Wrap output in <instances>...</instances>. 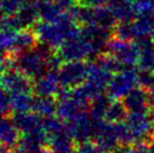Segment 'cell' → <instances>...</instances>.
Here are the masks:
<instances>
[{
	"label": "cell",
	"instance_id": "9c48e42d",
	"mask_svg": "<svg viewBox=\"0 0 154 153\" xmlns=\"http://www.w3.org/2000/svg\"><path fill=\"white\" fill-rule=\"evenodd\" d=\"M59 86L60 81L57 74L50 72L37 80L35 86V92L39 97H52V95L59 90Z\"/></svg>",
	"mask_w": 154,
	"mask_h": 153
},
{
	"label": "cell",
	"instance_id": "ffe728a7",
	"mask_svg": "<svg viewBox=\"0 0 154 153\" xmlns=\"http://www.w3.org/2000/svg\"><path fill=\"white\" fill-rule=\"evenodd\" d=\"M127 153H153V151L146 148L144 144H137L135 148L127 150Z\"/></svg>",
	"mask_w": 154,
	"mask_h": 153
},
{
	"label": "cell",
	"instance_id": "7c38bea8",
	"mask_svg": "<svg viewBox=\"0 0 154 153\" xmlns=\"http://www.w3.org/2000/svg\"><path fill=\"white\" fill-rule=\"evenodd\" d=\"M17 126L15 125L14 122H10L9 119L5 118L1 124V142L2 146L6 149L14 148L19 142V136H18Z\"/></svg>",
	"mask_w": 154,
	"mask_h": 153
},
{
	"label": "cell",
	"instance_id": "4fadbf2b",
	"mask_svg": "<svg viewBox=\"0 0 154 153\" xmlns=\"http://www.w3.org/2000/svg\"><path fill=\"white\" fill-rule=\"evenodd\" d=\"M33 109L37 115H42L45 118L52 117L56 111L55 102L52 99V97H39L38 96L36 99H34Z\"/></svg>",
	"mask_w": 154,
	"mask_h": 153
},
{
	"label": "cell",
	"instance_id": "7a4b0ae2",
	"mask_svg": "<svg viewBox=\"0 0 154 153\" xmlns=\"http://www.w3.org/2000/svg\"><path fill=\"white\" fill-rule=\"evenodd\" d=\"M48 59L45 58V54L41 51H29L22 52L16 63H17L18 71L25 76H41L45 68L47 67Z\"/></svg>",
	"mask_w": 154,
	"mask_h": 153
},
{
	"label": "cell",
	"instance_id": "30bf717a",
	"mask_svg": "<svg viewBox=\"0 0 154 153\" xmlns=\"http://www.w3.org/2000/svg\"><path fill=\"white\" fill-rule=\"evenodd\" d=\"M108 8L116 19L127 21L128 18L135 15V4L133 5L131 0H108Z\"/></svg>",
	"mask_w": 154,
	"mask_h": 153
},
{
	"label": "cell",
	"instance_id": "d4e9b609",
	"mask_svg": "<svg viewBox=\"0 0 154 153\" xmlns=\"http://www.w3.org/2000/svg\"><path fill=\"white\" fill-rule=\"evenodd\" d=\"M41 1H43V2H46V1H51V0H41Z\"/></svg>",
	"mask_w": 154,
	"mask_h": 153
},
{
	"label": "cell",
	"instance_id": "3957f363",
	"mask_svg": "<svg viewBox=\"0 0 154 153\" xmlns=\"http://www.w3.org/2000/svg\"><path fill=\"white\" fill-rule=\"evenodd\" d=\"M87 72L88 67H86L81 61H69L60 68L57 76L61 86L73 88L83 81L87 76Z\"/></svg>",
	"mask_w": 154,
	"mask_h": 153
},
{
	"label": "cell",
	"instance_id": "603a6c76",
	"mask_svg": "<svg viewBox=\"0 0 154 153\" xmlns=\"http://www.w3.org/2000/svg\"><path fill=\"white\" fill-rule=\"evenodd\" d=\"M149 91H147V94H149V98H150V101L152 104H154V78L152 82H151V85L149 86Z\"/></svg>",
	"mask_w": 154,
	"mask_h": 153
},
{
	"label": "cell",
	"instance_id": "8fae6325",
	"mask_svg": "<svg viewBox=\"0 0 154 153\" xmlns=\"http://www.w3.org/2000/svg\"><path fill=\"white\" fill-rule=\"evenodd\" d=\"M52 153H73L72 137L68 132H62L48 136Z\"/></svg>",
	"mask_w": 154,
	"mask_h": 153
},
{
	"label": "cell",
	"instance_id": "e0dca14e",
	"mask_svg": "<svg viewBox=\"0 0 154 153\" xmlns=\"http://www.w3.org/2000/svg\"><path fill=\"white\" fill-rule=\"evenodd\" d=\"M126 107L124 102L115 101L111 102L106 113V118L111 123H119L122 119L125 118L126 116Z\"/></svg>",
	"mask_w": 154,
	"mask_h": 153
},
{
	"label": "cell",
	"instance_id": "484cf974",
	"mask_svg": "<svg viewBox=\"0 0 154 153\" xmlns=\"http://www.w3.org/2000/svg\"><path fill=\"white\" fill-rule=\"evenodd\" d=\"M103 153H112V152H103Z\"/></svg>",
	"mask_w": 154,
	"mask_h": 153
},
{
	"label": "cell",
	"instance_id": "8992f818",
	"mask_svg": "<svg viewBox=\"0 0 154 153\" xmlns=\"http://www.w3.org/2000/svg\"><path fill=\"white\" fill-rule=\"evenodd\" d=\"M2 86H4V90L8 91V94L27 92L29 90V83L26 79L25 74L15 70L4 71Z\"/></svg>",
	"mask_w": 154,
	"mask_h": 153
},
{
	"label": "cell",
	"instance_id": "7402d4cb",
	"mask_svg": "<svg viewBox=\"0 0 154 153\" xmlns=\"http://www.w3.org/2000/svg\"><path fill=\"white\" fill-rule=\"evenodd\" d=\"M74 2V0H57V5L61 8H69Z\"/></svg>",
	"mask_w": 154,
	"mask_h": 153
},
{
	"label": "cell",
	"instance_id": "ac0fdd59",
	"mask_svg": "<svg viewBox=\"0 0 154 153\" xmlns=\"http://www.w3.org/2000/svg\"><path fill=\"white\" fill-rule=\"evenodd\" d=\"M26 4V0H2V11L5 17L13 16L18 13L22 7Z\"/></svg>",
	"mask_w": 154,
	"mask_h": 153
},
{
	"label": "cell",
	"instance_id": "2e32d148",
	"mask_svg": "<svg viewBox=\"0 0 154 153\" xmlns=\"http://www.w3.org/2000/svg\"><path fill=\"white\" fill-rule=\"evenodd\" d=\"M35 42H36V35H34L30 32H27V30H23V32L17 33L15 48L20 52L29 51L33 48Z\"/></svg>",
	"mask_w": 154,
	"mask_h": 153
},
{
	"label": "cell",
	"instance_id": "6da1fadb",
	"mask_svg": "<svg viewBox=\"0 0 154 153\" xmlns=\"http://www.w3.org/2000/svg\"><path fill=\"white\" fill-rule=\"evenodd\" d=\"M126 117V125L128 126L136 144H144L146 139H151L154 128V120L147 111L132 113Z\"/></svg>",
	"mask_w": 154,
	"mask_h": 153
},
{
	"label": "cell",
	"instance_id": "5b68a950",
	"mask_svg": "<svg viewBox=\"0 0 154 153\" xmlns=\"http://www.w3.org/2000/svg\"><path fill=\"white\" fill-rule=\"evenodd\" d=\"M138 82V74L133 70L120 71L110 80L108 91L111 97H126L134 89V86Z\"/></svg>",
	"mask_w": 154,
	"mask_h": 153
},
{
	"label": "cell",
	"instance_id": "ba28073f",
	"mask_svg": "<svg viewBox=\"0 0 154 153\" xmlns=\"http://www.w3.org/2000/svg\"><path fill=\"white\" fill-rule=\"evenodd\" d=\"M19 131L24 134H29L35 131H38L43 128L42 122L38 118V115L36 114H26V113H18L13 120Z\"/></svg>",
	"mask_w": 154,
	"mask_h": 153
},
{
	"label": "cell",
	"instance_id": "52a82bcc",
	"mask_svg": "<svg viewBox=\"0 0 154 153\" xmlns=\"http://www.w3.org/2000/svg\"><path fill=\"white\" fill-rule=\"evenodd\" d=\"M150 102V98L147 91L143 89H133L126 97H125L124 105L126 109L131 113H142L147 111V105Z\"/></svg>",
	"mask_w": 154,
	"mask_h": 153
},
{
	"label": "cell",
	"instance_id": "cb8c5ba5",
	"mask_svg": "<svg viewBox=\"0 0 154 153\" xmlns=\"http://www.w3.org/2000/svg\"><path fill=\"white\" fill-rule=\"evenodd\" d=\"M33 153H52V151H48V150L44 149V148H41V149L36 150V151L33 152Z\"/></svg>",
	"mask_w": 154,
	"mask_h": 153
},
{
	"label": "cell",
	"instance_id": "277c9868",
	"mask_svg": "<svg viewBox=\"0 0 154 153\" xmlns=\"http://www.w3.org/2000/svg\"><path fill=\"white\" fill-rule=\"evenodd\" d=\"M110 55L119 61L122 64L133 65L140 60V48L137 44H131L124 39H114L107 43Z\"/></svg>",
	"mask_w": 154,
	"mask_h": 153
},
{
	"label": "cell",
	"instance_id": "44dd1931",
	"mask_svg": "<svg viewBox=\"0 0 154 153\" xmlns=\"http://www.w3.org/2000/svg\"><path fill=\"white\" fill-rule=\"evenodd\" d=\"M81 1L86 5L87 7H94V8H97V7H100L101 5L105 4L108 0H81Z\"/></svg>",
	"mask_w": 154,
	"mask_h": 153
},
{
	"label": "cell",
	"instance_id": "9a60e30c",
	"mask_svg": "<svg viewBox=\"0 0 154 153\" xmlns=\"http://www.w3.org/2000/svg\"><path fill=\"white\" fill-rule=\"evenodd\" d=\"M37 15H39L38 5L34 2H28V4L26 2L22 7V9L18 11V15L16 17L18 18L22 25H28L34 23Z\"/></svg>",
	"mask_w": 154,
	"mask_h": 153
},
{
	"label": "cell",
	"instance_id": "5bb4252c",
	"mask_svg": "<svg viewBox=\"0 0 154 153\" xmlns=\"http://www.w3.org/2000/svg\"><path fill=\"white\" fill-rule=\"evenodd\" d=\"M11 99V108L18 113H26L29 108H33L34 99H32L28 92H17L10 94Z\"/></svg>",
	"mask_w": 154,
	"mask_h": 153
},
{
	"label": "cell",
	"instance_id": "d6986e66",
	"mask_svg": "<svg viewBox=\"0 0 154 153\" xmlns=\"http://www.w3.org/2000/svg\"><path fill=\"white\" fill-rule=\"evenodd\" d=\"M100 150L97 146V144L90 143V142H83L80 143L79 146L74 150V153H100Z\"/></svg>",
	"mask_w": 154,
	"mask_h": 153
}]
</instances>
